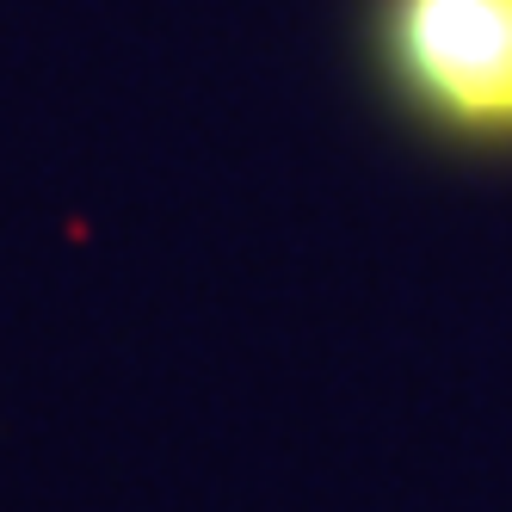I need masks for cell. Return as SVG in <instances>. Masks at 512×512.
<instances>
[{
    "instance_id": "1",
    "label": "cell",
    "mask_w": 512,
    "mask_h": 512,
    "mask_svg": "<svg viewBox=\"0 0 512 512\" xmlns=\"http://www.w3.org/2000/svg\"><path fill=\"white\" fill-rule=\"evenodd\" d=\"M377 38L420 118L512 142V0H383Z\"/></svg>"
}]
</instances>
